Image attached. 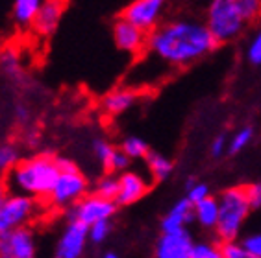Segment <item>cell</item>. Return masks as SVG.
Returning a JSON list of instances; mask_svg holds the SVG:
<instances>
[{
	"instance_id": "34",
	"label": "cell",
	"mask_w": 261,
	"mask_h": 258,
	"mask_svg": "<svg viewBox=\"0 0 261 258\" xmlns=\"http://www.w3.org/2000/svg\"><path fill=\"white\" fill-rule=\"evenodd\" d=\"M226 151H228V139L224 135H217L210 144V155L213 159H221V157L226 155Z\"/></svg>"
},
{
	"instance_id": "31",
	"label": "cell",
	"mask_w": 261,
	"mask_h": 258,
	"mask_svg": "<svg viewBox=\"0 0 261 258\" xmlns=\"http://www.w3.org/2000/svg\"><path fill=\"white\" fill-rule=\"evenodd\" d=\"M246 61L250 64H261V30H257L254 34V37L250 39L248 46H246Z\"/></svg>"
},
{
	"instance_id": "29",
	"label": "cell",
	"mask_w": 261,
	"mask_h": 258,
	"mask_svg": "<svg viewBox=\"0 0 261 258\" xmlns=\"http://www.w3.org/2000/svg\"><path fill=\"white\" fill-rule=\"evenodd\" d=\"M221 258H250L243 240H224L221 242Z\"/></svg>"
},
{
	"instance_id": "22",
	"label": "cell",
	"mask_w": 261,
	"mask_h": 258,
	"mask_svg": "<svg viewBox=\"0 0 261 258\" xmlns=\"http://www.w3.org/2000/svg\"><path fill=\"white\" fill-rule=\"evenodd\" d=\"M20 160V148L15 142H0V174L6 175Z\"/></svg>"
},
{
	"instance_id": "24",
	"label": "cell",
	"mask_w": 261,
	"mask_h": 258,
	"mask_svg": "<svg viewBox=\"0 0 261 258\" xmlns=\"http://www.w3.org/2000/svg\"><path fill=\"white\" fill-rule=\"evenodd\" d=\"M111 231H113V225H111V219H100V221H95V223L89 225V243L91 245H102L104 242H108V238L111 236Z\"/></svg>"
},
{
	"instance_id": "32",
	"label": "cell",
	"mask_w": 261,
	"mask_h": 258,
	"mask_svg": "<svg viewBox=\"0 0 261 258\" xmlns=\"http://www.w3.org/2000/svg\"><path fill=\"white\" fill-rule=\"evenodd\" d=\"M132 159L122 151V148H115V153L111 157L110 166H108V172H115V174H121L124 170L130 168Z\"/></svg>"
},
{
	"instance_id": "14",
	"label": "cell",
	"mask_w": 261,
	"mask_h": 258,
	"mask_svg": "<svg viewBox=\"0 0 261 258\" xmlns=\"http://www.w3.org/2000/svg\"><path fill=\"white\" fill-rule=\"evenodd\" d=\"M67 0H43L37 15L34 19V30L41 37L52 35L61 22V17L65 13Z\"/></svg>"
},
{
	"instance_id": "27",
	"label": "cell",
	"mask_w": 261,
	"mask_h": 258,
	"mask_svg": "<svg viewBox=\"0 0 261 258\" xmlns=\"http://www.w3.org/2000/svg\"><path fill=\"white\" fill-rule=\"evenodd\" d=\"M189 258H221V243L215 242H195Z\"/></svg>"
},
{
	"instance_id": "6",
	"label": "cell",
	"mask_w": 261,
	"mask_h": 258,
	"mask_svg": "<svg viewBox=\"0 0 261 258\" xmlns=\"http://www.w3.org/2000/svg\"><path fill=\"white\" fill-rule=\"evenodd\" d=\"M39 210L41 205L37 199L22 194H8L4 203L0 205V234L20 225H28Z\"/></svg>"
},
{
	"instance_id": "9",
	"label": "cell",
	"mask_w": 261,
	"mask_h": 258,
	"mask_svg": "<svg viewBox=\"0 0 261 258\" xmlns=\"http://www.w3.org/2000/svg\"><path fill=\"white\" fill-rule=\"evenodd\" d=\"M89 227L78 219L69 218L65 229L61 231L60 238L56 242L54 254L58 258H80L84 256L89 243Z\"/></svg>"
},
{
	"instance_id": "35",
	"label": "cell",
	"mask_w": 261,
	"mask_h": 258,
	"mask_svg": "<svg viewBox=\"0 0 261 258\" xmlns=\"http://www.w3.org/2000/svg\"><path fill=\"white\" fill-rule=\"evenodd\" d=\"M245 188H246V196H248L252 210H261V181L259 183L246 184Z\"/></svg>"
},
{
	"instance_id": "38",
	"label": "cell",
	"mask_w": 261,
	"mask_h": 258,
	"mask_svg": "<svg viewBox=\"0 0 261 258\" xmlns=\"http://www.w3.org/2000/svg\"><path fill=\"white\" fill-rule=\"evenodd\" d=\"M102 258H119V253H115V251H106V253H102Z\"/></svg>"
},
{
	"instance_id": "15",
	"label": "cell",
	"mask_w": 261,
	"mask_h": 258,
	"mask_svg": "<svg viewBox=\"0 0 261 258\" xmlns=\"http://www.w3.org/2000/svg\"><path fill=\"white\" fill-rule=\"evenodd\" d=\"M195 203H191L187 198L178 199L174 205H172L169 212L161 218L160 229L161 233H167V231H181V229H187L189 223H195Z\"/></svg>"
},
{
	"instance_id": "18",
	"label": "cell",
	"mask_w": 261,
	"mask_h": 258,
	"mask_svg": "<svg viewBox=\"0 0 261 258\" xmlns=\"http://www.w3.org/2000/svg\"><path fill=\"white\" fill-rule=\"evenodd\" d=\"M43 0H15L13 8H11V15L15 24L20 28H28L34 24V19L37 15V11L41 8Z\"/></svg>"
},
{
	"instance_id": "3",
	"label": "cell",
	"mask_w": 261,
	"mask_h": 258,
	"mask_svg": "<svg viewBox=\"0 0 261 258\" xmlns=\"http://www.w3.org/2000/svg\"><path fill=\"white\" fill-rule=\"evenodd\" d=\"M219 219L215 225V236L219 242L241 238L246 219L250 218L252 207L245 186H230L219 196Z\"/></svg>"
},
{
	"instance_id": "26",
	"label": "cell",
	"mask_w": 261,
	"mask_h": 258,
	"mask_svg": "<svg viewBox=\"0 0 261 258\" xmlns=\"http://www.w3.org/2000/svg\"><path fill=\"white\" fill-rule=\"evenodd\" d=\"M0 70L4 72L8 78H19L20 76V59L15 50H4L0 54Z\"/></svg>"
},
{
	"instance_id": "2",
	"label": "cell",
	"mask_w": 261,
	"mask_h": 258,
	"mask_svg": "<svg viewBox=\"0 0 261 258\" xmlns=\"http://www.w3.org/2000/svg\"><path fill=\"white\" fill-rule=\"evenodd\" d=\"M60 174L56 157L35 155L30 159H20L6 174V188L10 194H22L37 201L48 198L54 181Z\"/></svg>"
},
{
	"instance_id": "20",
	"label": "cell",
	"mask_w": 261,
	"mask_h": 258,
	"mask_svg": "<svg viewBox=\"0 0 261 258\" xmlns=\"http://www.w3.org/2000/svg\"><path fill=\"white\" fill-rule=\"evenodd\" d=\"M93 192L106 199H113L115 201L117 194H119V174L108 172L102 177H98L95 181V184H93Z\"/></svg>"
},
{
	"instance_id": "1",
	"label": "cell",
	"mask_w": 261,
	"mask_h": 258,
	"mask_svg": "<svg viewBox=\"0 0 261 258\" xmlns=\"http://www.w3.org/2000/svg\"><path fill=\"white\" fill-rule=\"evenodd\" d=\"M219 46L204 20L195 17L171 19L148 31L145 54L163 67L186 69L198 63Z\"/></svg>"
},
{
	"instance_id": "23",
	"label": "cell",
	"mask_w": 261,
	"mask_h": 258,
	"mask_svg": "<svg viewBox=\"0 0 261 258\" xmlns=\"http://www.w3.org/2000/svg\"><path fill=\"white\" fill-rule=\"evenodd\" d=\"M254 140V127L245 125V127L237 129L236 133L228 139V151L226 155H237L241 153L243 149H246V146H250V142Z\"/></svg>"
},
{
	"instance_id": "8",
	"label": "cell",
	"mask_w": 261,
	"mask_h": 258,
	"mask_svg": "<svg viewBox=\"0 0 261 258\" xmlns=\"http://www.w3.org/2000/svg\"><path fill=\"white\" fill-rule=\"evenodd\" d=\"M169 0H132L122 11V19L139 26L141 30H154L165 15Z\"/></svg>"
},
{
	"instance_id": "30",
	"label": "cell",
	"mask_w": 261,
	"mask_h": 258,
	"mask_svg": "<svg viewBox=\"0 0 261 258\" xmlns=\"http://www.w3.org/2000/svg\"><path fill=\"white\" fill-rule=\"evenodd\" d=\"M236 4L239 6L246 22H252L261 17V0H236Z\"/></svg>"
},
{
	"instance_id": "13",
	"label": "cell",
	"mask_w": 261,
	"mask_h": 258,
	"mask_svg": "<svg viewBox=\"0 0 261 258\" xmlns=\"http://www.w3.org/2000/svg\"><path fill=\"white\" fill-rule=\"evenodd\" d=\"M146 39H148V31L141 30L139 26L132 24L130 20L122 19V17L117 19L115 26H113V41L119 50L132 55L145 54Z\"/></svg>"
},
{
	"instance_id": "25",
	"label": "cell",
	"mask_w": 261,
	"mask_h": 258,
	"mask_svg": "<svg viewBox=\"0 0 261 258\" xmlns=\"http://www.w3.org/2000/svg\"><path fill=\"white\" fill-rule=\"evenodd\" d=\"M91 151H93L95 159L98 160V164H100L102 168L108 170L111 157L115 153V146L111 144V142H108L106 139H95L91 142Z\"/></svg>"
},
{
	"instance_id": "4",
	"label": "cell",
	"mask_w": 261,
	"mask_h": 258,
	"mask_svg": "<svg viewBox=\"0 0 261 258\" xmlns=\"http://www.w3.org/2000/svg\"><path fill=\"white\" fill-rule=\"evenodd\" d=\"M56 164L60 174L56 177L54 186L46 199L54 209L67 210L74 203H78L86 194H89V179L82 174L74 160L69 157L58 155Z\"/></svg>"
},
{
	"instance_id": "12",
	"label": "cell",
	"mask_w": 261,
	"mask_h": 258,
	"mask_svg": "<svg viewBox=\"0 0 261 258\" xmlns=\"http://www.w3.org/2000/svg\"><path fill=\"white\" fill-rule=\"evenodd\" d=\"M150 190V181L141 172L124 170L119 174V194L115 198L117 207H130L145 198Z\"/></svg>"
},
{
	"instance_id": "36",
	"label": "cell",
	"mask_w": 261,
	"mask_h": 258,
	"mask_svg": "<svg viewBox=\"0 0 261 258\" xmlns=\"http://www.w3.org/2000/svg\"><path fill=\"white\" fill-rule=\"evenodd\" d=\"M28 118H30V111H28V107H24V105H17L15 107V120L17 122L24 124Z\"/></svg>"
},
{
	"instance_id": "16",
	"label": "cell",
	"mask_w": 261,
	"mask_h": 258,
	"mask_svg": "<svg viewBox=\"0 0 261 258\" xmlns=\"http://www.w3.org/2000/svg\"><path fill=\"white\" fill-rule=\"evenodd\" d=\"M139 94H137L136 89H128V87H122V89H115L108 92V94L102 98L100 102V109L104 111L108 116H119V114L130 111L134 105L137 104Z\"/></svg>"
},
{
	"instance_id": "19",
	"label": "cell",
	"mask_w": 261,
	"mask_h": 258,
	"mask_svg": "<svg viewBox=\"0 0 261 258\" xmlns=\"http://www.w3.org/2000/svg\"><path fill=\"white\" fill-rule=\"evenodd\" d=\"M146 168L150 172L152 179L154 181H165L172 175L174 172V163H172L167 155L156 153V151H150L146 155Z\"/></svg>"
},
{
	"instance_id": "28",
	"label": "cell",
	"mask_w": 261,
	"mask_h": 258,
	"mask_svg": "<svg viewBox=\"0 0 261 258\" xmlns=\"http://www.w3.org/2000/svg\"><path fill=\"white\" fill-rule=\"evenodd\" d=\"M211 194V188L207 183H202V181H196V179L189 177L186 183V198L191 201V203H198L200 199L207 198Z\"/></svg>"
},
{
	"instance_id": "37",
	"label": "cell",
	"mask_w": 261,
	"mask_h": 258,
	"mask_svg": "<svg viewBox=\"0 0 261 258\" xmlns=\"http://www.w3.org/2000/svg\"><path fill=\"white\" fill-rule=\"evenodd\" d=\"M8 194H10V192H8V188H6L4 184H0V205L4 203V199H6V196H8Z\"/></svg>"
},
{
	"instance_id": "39",
	"label": "cell",
	"mask_w": 261,
	"mask_h": 258,
	"mask_svg": "<svg viewBox=\"0 0 261 258\" xmlns=\"http://www.w3.org/2000/svg\"><path fill=\"white\" fill-rule=\"evenodd\" d=\"M0 184H2V174H0Z\"/></svg>"
},
{
	"instance_id": "21",
	"label": "cell",
	"mask_w": 261,
	"mask_h": 258,
	"mask_svg": "<svg viewBox=\"0 0 261 258\" xmlns=\"http://www.w3.org/2000/svg\"><path fill=\"white\" fill-rule=\"evenodd\" d=\"M121 148L132 160H145L146 155L150 153V148L146 144V140L141 139V137H136V135L122 140Z\"/></svg>"
},
{
	"instance_id": "5",
	"label": "cell",
	"mask_w": 261,
	"mask_h": 258,
	"mask_svg": "<svg viewBox=\"0 0 261 258\" xmlns=\"http://www.w3.org/2000/svg\"><path fill=\"white\" fill-rule=\"evenodd\" d=\"M204 22L219 45L236 41L248 24L236 0H207Z\"/></svg>"
},
{
	"instance_id": "7",
	"label": "cell",
	"mask_w": 261,
	"mask_h": 258,
	"mask_svg": "<svg viewBox=\"0 0 261 258\" xmlns=\"http://www.w3.org/2000/svg\"><path fill=\"white\" fill-rule=\"evenodd\" d=\"M117 212V203L113 199H106L98 194L91 192L74 203L70 209H67V218L78 219L89 227L95 221L100 219H111Z\"/></svg>"
},
{
	"instance_id": "11",
	"label": "cell",
	"mask_w": 261,
	"mask_h": 258,
	"mask_svg": "<svg viewBox=\"0 0 261 258\" xmlns=\"http://www.w3.org/2000/svg\"><path fill=\"white\" fill-rule=\"evenodd\" d=\"M195 243L193 234L187 229L181 231H167L161 233L158 238L156 247H154V256L156 258H189L191 256V247Z\"/></svg>"
},
{
	"instance_id": "33",
	"label": "cell",
	"mask_w": 261,
	"mask_h": 258,
	"mask_svg": "<svg viewBox=\"0 0 261 258\" xmlns=\"http://www.w3.org/2000/svg\"><path fill=\"white\" fill-rule=\"evenodd\" d=\"M248 256L250 258H261V233H250L243 238Z\"/></svg>"
},
{
	"instance_id": "10",
	"label": "cell",
	"mask_w": 261,
	"mask_h": 258,
	"mask_svg": "<svg viewBox=\"0 0 261 258\" xmlns=\"http://www.w3.org/2000/svg\"><path fill=\"white\" fill-rule=\"evenodd\" d=\"M35 253V234L28 225H20L0 234V258H34Z\"/></svg>"
},
{
	"instance_id": "17",
	"label": "cell",
	"mask_w": 261,
	"mask_h": 258,
	"mask_svg": "<svg viewBox=\"0 0 261 258\" xmlns=\"http://www.w3.org/2000/svg\"><path fill=\"white\" fill-rule=\"evenodd\" d=\"M193 214H195V223L202 231H215L217 219H219V199L210 194L207 198L195 203Z\"/></svg>"
}]
</instances>
